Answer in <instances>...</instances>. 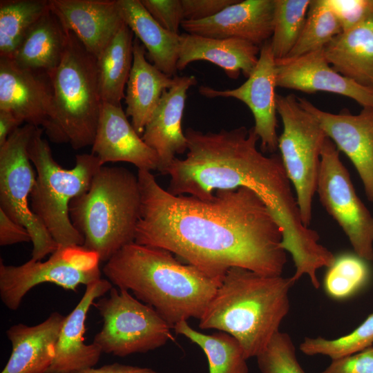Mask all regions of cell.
I'll list each match as a JSON object with an SVG mask.
<instances>
[{
  "label": "cell",
  "instance_id": "cell-17",
  "mask_svg": "<svg viewBox=\"0 0 373 373\" xmlns=\"http://www.w3.org/2000/svg\"><path fill=\"white\" fill-rule=\"evenodd\" d=\"M274 0H238L204 20L183 21L186 33L206 37L236 38L262 46L273 33Z\"/></svg>",
  "mask_w": 373,
  "mask_h": 373
},
{
  "label": "cell",
  "instance_id": "cell-25",
  "mask_svg": "<svg viewBox=\"0 0 373 373\" xmlns=\"http://www.w3.org/2000/svg\"><path fill=\"white\" fill-rule=\"evenodd\" d=\"M174 83L170 77L150 64L146 58V49L135 38L133 40V61L126 84V115L139 135L155 111L162 95Z\"/></svg>",
  "mask_w": 373,
  "mask_h": 373
},
{
  "label": "cell",
  "instance_id": "cell-12",
  "mask_svg": "<svg viewBox=\"0 0 373 373\" xmlns=\"http://www.w3.org/2000/svg\"><path fill=\"white\" fill-rule=\"evenodd\" d=\"M339 151L326 137L316 186L319 200L347 237L354 253L373 260V215L357 195Z\"/></svg>",
  "mask_w": 373,
  "mask_h": 373
},
{
  "label": "cell",
  "instance_id": "cell-20",
  "mask_svg": "<svg viewBox=\"0 0 373 373\" xmlns=\"http://www.w3.org/2000/svg\"><path fill=\"white\" fill-rule=\"evenodd\" d=\"M91 153L102 166L106 162H124L138 170L151 171L159 168L157 153L128 122L122 106L103 102Z\"/></svg>",
  "mask_w": 373,
  "mask_h": 373
},
{
  "label": "cell",
  "instance_id": "cell-42",
  "mask_svg": "<svg viewBox=\"0 0 373 373\" xmlns=\"http://www.w3.org/2000/svg\"><path fill=\"white\" fill-rule=\"evenodd\" d=\"M23 123L12 112L0 110V146H3L9 136Z\"/></svg>",
  "mask_w": 373,
  "mask_h": 373
},
{
  "label": "cell",
  "instance_id": "cell-35",
  "mask_svg": "<svg viewBox=\"0 0 373 373\" xmlns=\"http://www.w3.org/2000/svg\"><path fill=\"white\" fill-rule=\"evenodd\" d=\"M262 373H305L298 363L290 336L280 331L256 356Z\"/></svg>",
  "mask_w": 373,
  "mask_h": 373
},
{
  "label": "cell",
  "instance_id": "cell-11",
  "mask_svg": "<svg viewBox=\"0 0 373 373\" xmlns=\"http://www.w3.org/2000/svg\"><path fill=\"white\" fill-rule=\"evenodd\" d=\"M99 255L83 246L60 247L44 261L30 258L18 265L0 261V297L4 305L17 310L25 295L36 285L54 283L65 289L77 291L101 278Z\"/></svg>",
  "mask_w": 373,
  "mask_h": 373
},
{
  "label": "cell",
  "instance_id": "cell-13",
  "mask_svg": "<svg viewBox=\"0 0 373 373\" xmlns=\"http://www.w3.org/2000/svg\"><path fill=\"white\" fill-rule=\"evenodd\" d=\"M0 110L41 126L52 142L59 143L53 87L47 72L23 68L0 57Z\"/></svg>",
  "mask_w": 373,
  "mask_h": 373
},
{
  "label": "cell",
  "instance_id": "cell-21",
  "mask_svg": "<svg viewBox=\"0 0 373 373\" xmlns=\"http://www.w3.org/2000/svg\"><path fill=\"white\" fill-rule=\"evenodd\" d=\"M113 285L100 278L86 285L80 301L66 316L56 345L55 358L46 373H76L93 367L102 353L94 343H84L87 314L96 298L109 292Z\"/></svg>",
  "mask_w": 373,
  "mask_h": 373
},
{
  "label": "cell",
  "instance_id": "cell-41",
  "mask_svg": "<svg viewBox=\"0 0 373 373\" xmlns=\"http://www.w3.org/2000/svg\"><path fill=\"white\" fill-rule=\"evenodd\" d=\"M76 373H158L148 368L124 365L121 363H112L103 365L98 368H88Z\"/></svg>",
  "mask_w": 373,
  "mask_h": 373
},
{
  "label": "cell",
  "instance_id": "cell-9",
  "mask_svg": "<svg viewBox=\"0 0 373 373\" xmlns=\"http://www.w3.org/2000/svg\"><path fill=\"white\" fill-rule=\"evenodd\" d=\"M103 321L93 343L117 356L146 353L174 341L171 325L151 306L113 286L93 303Z\"/></svg>",
  "mask_w": 373,
  "mask_h": 373
},
{
  "label": "cell",
  "instance_id": "cell-28",
  "mask_svg": "<svg viewBox=\"0 0 373 373\" xmlns=\"http://www.w3.org/2000/svg\"><path fill=\"white\" fill-rule=\"evenodd\" d=\"M133 32L124 23L97 57L102 102L121 106L133 61Z\"/></svg>",
  "mask_w": 373,
  "mask_h": 373
},
{
  "label": "cell",
  "instance_id": "cell-23",
  "mask_svg": "<svg viewBox=\"0 0 373 373\" xmlns=\"http://www.w3.org/2000/svg\"><path fill=\"white\" fill-rule=\"evenodd\" d=\"M260 48L249 41L236 39H217L197 35H180L178 70H183L195 61H207L221 68L231 79L240 73L248 77L255 68Z\"/></svg>",
  "mask_w": 373,
  "mask_h": 373
},
{
  "label": "cell",
  "instance_id": "cell-6",
  "mask_svg": "<svg viewBox=\"0 0 373 373\" xmlns=\"http://www.w3.org/2000/svg\"><path fill=\"white\" fill-rule=\"evenodd\" d=\"M43 131L37 127L28 145L29 158L36 172L30 209L58 246H82L84 238L71 222L69 205L89 189L102 165L95 155L84 153L76 155L72 169L61 167L54 159L48 142L42 137Z\"/></svg>",
  "mask_w": 373,
  "mask_h": 373
},
{
  "label": "cell",
  "instance_id": "cell-22",
  "mask_svg": "<svg viewBox=\"0 0 373 373\" xmlns=\"http://www.w3.org/2000/svg\"><path fill=\"white\" fill-rule=\"evenodd\" d=\"M65 318L55 312L35 325H12L6 331L12 352L1 373H46L55 358Z\"/></svg>",
  "mask_w": 373,
  "mask_h": 373
},
{
  "label": "cell",
  "instance_id": "cell-10",
  "mask_svg": "<svg viewBox=\"0 0 373 373\" xmlns=\"http://www.w3.org/2000/svg\"><path fill=\"white\" fill-rule=\"evenodd\" d=\"M37 128L28 124L20 126L0 146V209L28 230L33 245L31 258L41 260L59 246L30 206L36 172L28 145Z\"/></svg>",
  "mask_w": 373,
  "mask_h": 373
},
{
  "label": "cell",
  "instance_id": "cell-14",
  "mask_svg": "<svg viewBox=\"0 0 373 373\" xmlns=\"http://www.w3.org/2000/svg\"><path fill=\"white\" fill-rule=\"evenodd\" d=\"M276 87V59L271 42L267 41L260 48L255 68L242 84L227 90L201 86L199 93L208 98L231 97L246 104L254 116V128L260 141L261 151L274 154L278 144Z\"/></svg>",
  "mask_w": 373,
  "mask_h": 373
},
{
  "label": "cell",
  "instance_id": "cell-1",
  "mask_svg": "<svg viewBox=\"0 0 373 373\" xmlns=\"http://www.w3.org/2000/svg\"><path fill=\"white\" fill-rule=\"evenodd\" d=\"M137 175L141 209L135 242L168 250L211 278L223 280L231 267L282 276L287 262L283 229L254 191L220 189L202 200L170 193L151 171Z\"/></svg>",
  "mask_w": 373,
  "mask_h": 373
},
{
  "label": "cell",
  "instance_id": "cell-29",
  "mask_svg": "<svg viewBox=\"0 0 373 373\" xmlns=\"http://www.w3.org/2000/svg\"><path fill=\"white\" fill-rule=\"evenodd\" d=\"M173 328L203 350L208 360L209 373H248L244 351L230 334L224 332L205 334L191 327L186 321L179 322Z\"/></svg>",
  "mask_w": 373,
  "mask_h": 373
},
{
  "label": "cell",
  "instance_id": "cell-18",
  "mask_svg": "<svg viewBox=\"0 0 373 373\" xmlns=\"http://www.w3.org/2000/svg\"><path fill=\"white\" fill-rule=\"evenodd\" d=\"M197 83L194 75L175 76L173 86L164 91L142 135L144 142L157 153L158 171L162 174L166 175L177 154L187 151L182 120L187 91Z\"/></svg>",
  "mask_w": 373,
  "mask_h": 373
},
{
  "label": "cell",
  "instance_id": "cell-4",
  "mask_svg": "<svg viewBox=\"0 0 373 373\" xmlns=\"http://www.w3.org/2000/svg\"><path fill=\"white\" fill-rule=\"evenodd\" d=\"M291 278L265 276L231 267L199 319L202 329L234 337L247 359L267 346L289 310Z\"/></svg>",
  "mask_w": 373,
  "mask_h": 373
},
{
  "label": "cell",
  "instance_id": "cell-3",
  "mask_svg": "<svg viewBox=\"0 0 373 373\" xmlns=\"http://www.w3.org/2000/svg\"><path fill=\"white\" fill-rule=\"evenodd\" d=\"M103 274L118 289L132 291L171 325L201 318L222 280L183 264L171 252L135 242L108 261Z\"/></svg>",
  "mask_w": 373,
  "mask_h": 373
},
{
  "label": "cell",
  "instance_id": "cell-38",
  "mask_svg": "<svg viewBox=\"0 0 373 373\" xmlns=\"http://www.w3.org/2000/svg\"><path fill=\"white\" fill-rule=\"evenodd\" d=\"M338 18L343 31L358 23L373 6V0H328Z\"/></svg>",
  "mask_w": 373,
  "mask_h": 373
},
{
  "label": "cell",
  "instance_id": "cell-37",
  "mask_svg": "<svg viewBox=\"0 0 373 373\" xmlns=\"http://www.w3.org/2000/svg\"><path fill=\"white\" fill-rule=\"evenodd\" d=\"M321 373H373V346L332 360L329 365Z\"/></svg>",
  "mask_w": 373,
  "mask_h": 373
},
{
  "label": "cell",
  "instance_id": "cell-19",
  "mask_svg": "<svg viewBox=\"0 0 373 373\" xmlns=\"http://www.w3.org/2000/svg\"><path fill=\"white\" fill-rule=\"evenodd\" d=\"M50 8L96 57L124 23L117 0H50Z\"/></svg>",
  "mask_w": 373,
  "mask_h": 373
},
{
  "label": "cell",
  "instance_id": "cell-30",
  "mask_svg": "<svg viewBox=\"0 0 373 373\" xmlns=\"http://www.w3.org/2000/svg\"><path fill=\"white\" fill-rule=\"evenodd\" d=\"M48 10L50 0H1L0 57H11L26 33Z\"/></svg>",
  "mask_w": 373,
  "mask_h": 373
},
{
  "label": "cell",
  "instance_id": "cell-8",
  "mask_svg": "<svg viewBox=\"0 0 373 373\" xmlns=\"http://www.w3.org/2000/svg\"><path fill=\"white\" fill-rule=\"evenodd\" d=\"M276 108L283 126L278 137L280 156L295 191L302 222L309 227L321 154L327 135L313 115L300 106L295 95L277 94Z\"/></svg>",
  "mask_w": 373,
  "mask_h": 373
},
{
  "label": "cell",
  "instance_id": "cell-40",
  "mask_svg": "<svg viewBox=\"0 0 373 373\" xmlns=\"http://www.w3.org/2000/svg\"><path fill=\"white\" fill-rule=\"evenodd\" d=\"M32 242L28 230L12 220L0 209V245Z\"/></svg>",
  "mask_w": 373,
  "mask_h": 373
},
{
  "label": "cell",
  "instance_id": "cell-24",
  "mask_svg": "<svg viewBox=\"0 0 373 373\" xmlns=\"http://www.w3.org/2000/svg\"><path fill=\"white\" fill-rule=\"evenodd\" d=\"M324 53L337 72L373 90V6L358 23L327 44Z\"/></svg>",
  "mask_w": 373,
  "mask_h": 373
},
{
  "label": "cell",
  "instance_id": "cell-7",
  "mask_svg": "<svg viewBox=\"0 0 373 373\" xmlns=\"http://www.w3.org/2000/svg\"><path fill=\"white\" fill-rule=\"evenodd\" d=\"M51 79L59 142L75 150L92 146L103 104L97 57L70 31L65 54Z\"/></svg>",
  "mask_w": 373,
  "mask_h": 373
},
{
  "label": "cell",
  "instance_id": "cell-33",
  "mask_svg": "<svg viewBox=\"0 0 373 373\" xmlns=\"http://www.w3.org/2000/svg\"><path fill=\"white\" fill-rule=\"evenodd\" d=\"M311 0H274L273 33L270 40L276 59L285 58L298 40Z\"/></svg>",
  "mask_w": 373,
  "mask_h": 373
},
{
  "label": "cell",
  "instance_id": "cell-36",
  "mask_svg": "<svg viewBox=\"0 0 373 373\" xmlns=\"http://www.w3.org/2000/svg\"><path fill=\"white\" fill-rule=\"evenodd\" d=\"M151 16L164 29L179 34L184 21L181 0H140Z\"/></svg>",
  "mask_w": 373,
  "mask_h": 373
},
{
  "label": "cell",
  "instance_id": "cell-15",
  "mask_svg": "<svg viewBox=\"0 0 373 373\" xmlns=\"http://www.w3.org/2000/svg\"><path fill=\"white\" fill-rule=\"evenodd\" d=\"M300 106L317 120L327 137L350 160L362 182L367 200L373 204V108L358 114L343 109L332 113L298 97Z\"/></svg>",
  "mask_w": 373,
  "mask_h": 373
},
{
  "label": "cell",
  "instance_id": "cell-27",
  "mask_svg": "<svg viewBox=\"0 0 373 373\" xmlns=\"http://www.w3.org/2000/svg\"><path fill=\"white\" fill-rule=\"evenodd\" d=\"M68 41V31L50 8L26 33L10 59L21 67L51 75L62 61Z\"/></svg>",
  "mask_w": 373,
  "mask_h": 373
},
{
  "label": "cell",
  "instance_id": "cell-32",
  "mask_svg": "<svg viewBox=\"0 0 373 373\" xmlns=\"http://www.w3.org/2000/svg\"><path fill=\"white\" fill-rule=\"evenodd\" d=\"M371 271L367 261L356 254L343 253L336 256L327 267L323 286L332 298H348L363 289L370 282Z\"/></svg>",
  "mask_w": 373,
  "mask_h": 373
},
{
  "label": "cell",
  "instance_id": "cell-26",
  "mask_svg": "<svg viewBox=\"0 0 373 373\" xmlns=\"http://www.w3.org/2000/svg\"><path fill=\"white\" fill-rule=\"evenodd\" d=\"M122 19L147 50L153 64L170 77L176 76L180 35L162 28L140 0H117Z\"/></svg>",
  "mask_w": 373,
  "mask_h": 373
},
{
  "label": "cell",
  "instance_id": "cell-2",
  "mask_svg": "<svg viewBox=\"0 0 373 373\" xmlns=\"http://www.w3.org/2000/svg\"><path fill=\"white\" fill-rule=\"evenodd\" d=\"M184 159L175 158L167 169V191L210 199L216 190L246 187L271 210L283 232V248L294 262L314 258L321 249L318 233L301 220L293 186L280 155L267 156L257 147L254 127L240 126L217 133L189 128Z\"/></svg>",
  "mask_w": 373,
  "mask_h": 373
},
{
  "label": "cell",
  "instance_id": "cell-39",
  "mask_svg": "<svg viewBox=\"0 0 373 373\" xmlns=\"http://www.w3.org/2000/svg\"><path fill=\"white\" fill-rule=\"evenodd\" d=\"M184 21L209 19L238 0H181Z\"/></svg>",
  "mask_w": 373,
  "mask_h": 373
},
{
  "label": "cell",
  "instance_id": "cell-31",
  "mask_svg": "<svg viewBox=\"0 0 373 373\" xmlns=\"http://www.w3.org/2000/svg\"><path fill=\"white\" fill-rule=\"evenodd\" d=\"M343 32L341 22L328 0H311L305 26L288 57L323 49Z\"/></svg>",
  "mask_w": 373,
  "mask_h": 373
},
{
  "label": "cell",
  "instance_id": "cell-34",
  "mask_svg": "<svg viewBox=\"0 0 373 373\" xmlns=\"http://www.w3.org/2000/svg\"><path fill=\"white\" fill-rule=\"evenodd\" d=\"M373 345V313L350 334L336 339L305 337L300 350L306 355L322 354L332 360L362 351Z\"/></svg>",
  "mask_w": 373,
  "mask_h": 373
},
{
  "label": "cell",
  "instance_id": "cell-16",
  "mask_svg": "<svg viewBox=\"0 0 373 373\" xmlns=\"http://www.w3.org/2000/svg\"><path fill=\"white\" fill-rule=\"evenodd\" d=\"M277 87L307 93L327 92L373 108V90L337 72L329 63L324 48L297 57L276 59Z\"/></svg>",
  "mask_w": 373,
  "mask_h": 373
},
{
  "label": "cell",
  "instance_id": "cell-5",
  "mask_svg": "<svg viewBox=\"0 0 373 373\" xmlns=\"http://www.w3.org/2000/svg\"><path fill=\"white\" fill-rule=\"evenodd\" d=\"M141 195L137 175L124 167L102 166L89 189L70 203L71 222L83 247L106 262L135 242Z\"/></svg>",
  "mask_w": 373,
  "mask_h": 373
}]
</instances>
